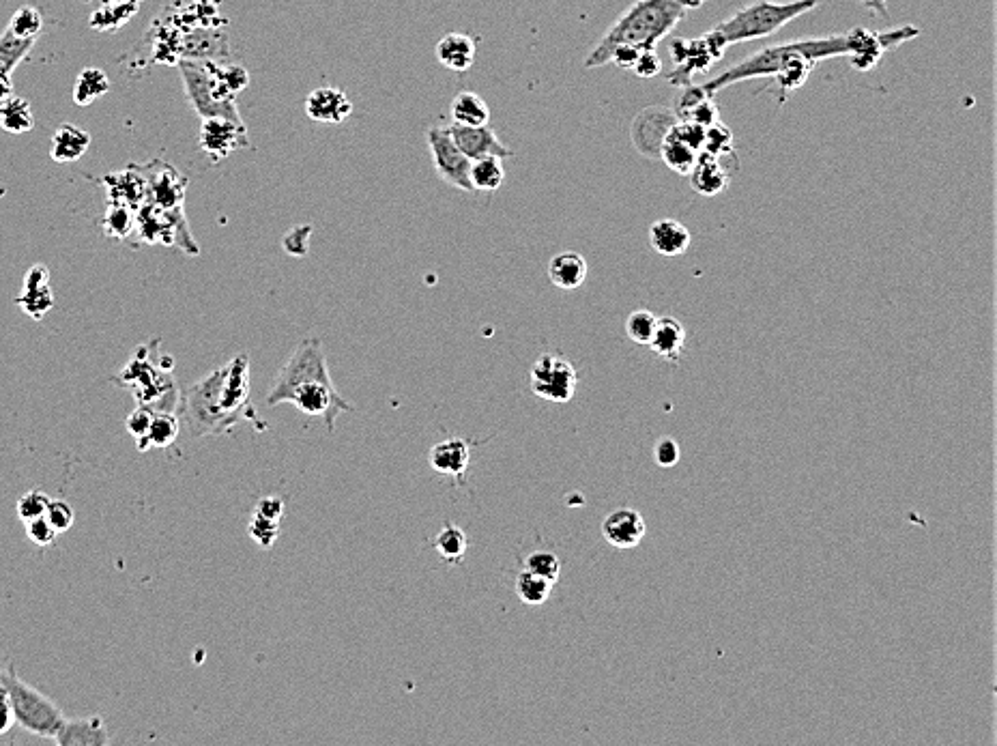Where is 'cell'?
Wrapping results in <instances>:
<instances>
[{"instance_id":"6da1fadb","label":"cell","mask_w":997,"mask_h":746,"mask_svg":"<svg viewBox=\"0 0 997 746\" xmlns=\"http://www.w3.org/2000/svg\"><path fill=\"white\" fill-rule=\"evenodd\" d=\"M849 54H851L849 33L817 37V39H798L791 43H780V46H765L701 86L705 93L716 95L731 84L757 80V78H774L780 93L778 104L783 106L785 99L793 91H798L800 86L806 84L808 76H811V71L819 61L832 59V56H849Z\"/></svg>"},{"instance_id":"7a4b0ae2","label":"cell","mask_w":997,"mask_h":746,"mask_svg":"<svg viewBox=\"0 0 997 746\" xmlns=\"http://www.w3.org/2000/svg\"><path fill=\"white\" fill-rule=\"evenodd\" d=\"M267 403H291L310 418H323L327 428L334 430L336 420L353 407L338 394L329 377L327 357L321 338H303L297 349L273 381Z\"/></svg>"},{"instance_id":"3957f363","label":"cell","mask_w":997,"mask_h":746,"mask_svg":"<svg viewBox=\"0 0 997 746\" xmlns=\"http://www.w3.org/2000/svg\"><path fill=\"white\" fill-rule=\"evenodd\" d=\"M686 9L675 0H637L628 7L606 33L598 46L589 52L585 67L594 69L611 61V54L619 46L641 50H656L658 41L667 37L677 22H682Z\"/></svg>"},{"instance_id":"277c9868","label":"cell","mask_w":997,"mask_h":746,"mask_svg":"<svg viewBox=\"0 0 997 746\" xmlns=\"http://www.w3.org/2000/svg\"><path fill=\"white\" fill-rule=\"evenodd\" d=\"M160 347V338L140 344V347H136L132 360L121 368L114 381L121 383V387H127L138 400V405H144L153 411L177 413L181 390L177 387L175 377H172L175 360Z\"/></svg>"},{"instance_id":"5b68a950","label":"cell","mask_w":997,"mask_h":746,"mask_svg":"<svg viewBox=\"0 0 997 746\" xmlns=\"http://www.w3.org/2000/svg\"><path fill=\"white\" fill-rule=\"evenodd\" d=\"M183 84L194 110L202 119H230L243 123L235 99L248 86V71L235 65L181 63Z\"/></svg>"},{"instance_id":"8992f818","label":"cell","mask_w":997,"mask_h":746,"mask_svg":"<svg viewBox=\"0 0 997 746\" xmlns=\"http://www.w3.org/2000/svg\"><path fill=\"white\" fill-rule=\"evenodd\" d=\"M823 0H791V3H770V0H757L740 7L725 22L714 26L712 31L720 37L725 46L744 43L753 39H765L789 22L798 20L808 11H815Z\"/></svg>"},{"instance_id":"52a82bcc","label":"cell","mask_w":997,"mask_h":746,"mask_svg":"<svg viewBox=\"0 0 997 746\" xmlns=\"http://www.w3.org/2000/svg\"><path fill=\"white\" fill-rule=\"evenodd\" d=\"M220 385H222V366L181 390L177 418L181 430H185L192 439L224 435L235 428V424L230 422L226 418V413L222 411Z\"/></svg>"},{"instance_id":"ba28073f","label":"cell","mask_w":997,"mask_h":746,"mask_svg":"<svg viewBox=\"0 0 997 746\" xmlns=\"http://www.w3.org/2000/svg\"><path fill=\"white\" fill-rule=\"evenodd\" d=\"M0 682L5 684L7 693L11 697L13 712H16V723L39 738L54 740L56 731H59V727L65 721L63 710L56 706L52 699L39 693L37 688L26 684L18 676L16 669H13V665L0 667Z\"/></svg>"},{"instance_id":"9c48e42d","label":"cell","mask_w":997,"mask_h":746,"mask_svg":"<svg viewBox=\"0 0 997 746\" xmlns=\"http://www.w3.org/2000/svg\"><path fill=\"white\" fill-rule=\"evenodd\" d=\"M727 46L720 41V37L710 31L707 35L699 39H684L675 37L669 43V52L675 61V69L667 76V82L673 86H684L692 84L699 74H707L714 63H718L725 54Z\"/></svg>"},{"instance_id":"30bf717a","label":"cell","mask_w":997,"mask_h":746,"mask_svg":"<svg viewBox=\"0 0 997 746\" xmlns=\"http://www.w3.org/2000/svg\"><path fill=\"white\" fill-rule=\"evenodd\" d=\"M531 392L548 403H570L579 387V375L559 353H544L531 366Z\"/></svg>"},{"instance_id":"8fae6325","label":"cell","mask_w":997,"mask_h":746,"mask_svg":"<svg viewBox=\"0 0 997 746\" xmlns=\"http://www.w3.org/2000/svg\"><path fill=\"white\" fill-rule=\"evenodd\" d=\"M920 35V28L905 24L894 28V31H884V33H873L869 28H851V54L847 56L849 65L856 71H871L879 61L884 59V54L903 46L905 41H912L914 37Z\"/></svg>"},{"instance_id":"7c38bea8","label":"cell","mask_w":997,"mask_h":746,"mask_svg":"<svg viewBox=\"0 0 997 746\" xmlns=\"http://www.w3.org/2000/svg\"><path fill=\"white\" fill-rule=\"evenodd\" d=\"M426 138H428V149L432 153V164H435L439 177L462 192H473L469 179L471 160L458 149L450 129L430 127Z\"/></svg>"},{"instance_id":"4fadbf2b","label":"cell","mask_w":997,"mask_h":746,"mask_svg":"<svg viewBox=\"0 0 997 746\" xmlns=\"http://www.w3.org/2000/svg\"><path fill=\"white\" fill-rule=\"evenodd\" d=\"M738 168H740V164H738V157H735V151L722 153V155H710V153L701 151L699 160L688 172V179H690L692 190H695L697 194L712 198L727 188L731 177L735 175V170Z\"/></svg>"},{"instance_id":"5bb4252c","label":"cell","mask_w":997,"mask_h":746,"mask_svg":"<svg viewBox=\"0 0 997 746\" xmlns=\"http://www.w3.org/2000/svg\"><path fill=\"white\" fill-rule=\"evenodd\" d=\"M677 123V114L669 108L656 106L645 108L632 123V142L645 157H660V147L664 138L671 132V127Z\"/></svg>"},{"instance_id":"9a60e30c","label":"cell","mask_w":997,"mask_h":746,"mask_svg":"<svg viewBox=\"0 0 997 746\" xmlns=\"http://www.w3.org/2000/svg\"><path fill=\"white\" fill-rule=\"evenodd\" d=\"M16 304L26 317H31L33 321H41L54 308V291H52L48 265L35 263L26 271L22 291L16 297Z\"/></svg>"},{"instance_id":"2e32d148","label":"cell","mask_w":997,"mask_h":746,"mask_svg":"<svg viewBox=\"0 0 997 746\" xmlns=\"http://www.w3.org/2000/svg\"><path fill=\"white\" fill-rule=\"evenodd\" d=\"M200 145L202 151L209 153L215 162L224 160L233 151L248 147V140H245V127L243 123L230 121V119H205L200 132Z\"/></svg>"},{"instance_id":"e0dca14e","label":"cell","mask_w":997,"mask_h":746,"mask_svg":"<svg viewBox=\"0 0 997 746\" xmlns=\"http://www.w3.org/2000/svg\"><path fill=\"white\" fill-rule=\"evenodd\" d=\"M447 129H450V134L458 145V149L465 153L471 162L480 160V157H488V155H497V157H501V160H505V157H512V151L499 140V136L493 132V127H488V125L467 127V125L452 123Z\"/></svg>"},{"instance_id":"ac0fdd59","label":"cell","mask_w":997,"mask_h":746,"mask_svg":"<svg viewBox=\"0 0 997 746\" xmlns=\"http://www.w3.org/2000/svg\"><path fill=\"white\" fill-rule=\"evenodd\" d=\"M647 525L643 514L634 508L613 510L602 521V536L615 549H634L645 538Z\"/></svg>"},{"instance_id":"d6986e66","label":"cell","mask_w":997,"mask_h":746,"mask_svg":"<svg viewBox=\"0 0 997 746\" xmlns=\"http://www.w3.org/2000/svg\"><path fill=\"white\" fill-rule=\"evenodd\" d=\"M353 104L342 89L336 86H321L314 89L306 99V114L316 123L340 125L351 117Z\"/></svg>"},{"instance_id":"ffe728a7","label":"cell","mask_w":997,"mask_h":746,"mask_svg":"<svg viewBox=\"0 0 997 746\" xmlns=\"http://www.w3.org/2000/svg\"><path fill=\"white\" fill-rule=\"evenodd\" d=\"M59 746H106L110 744V734L101 716L89 719H67L54 736Z\"/></svg>"},{"instance_id":"44dd1931","label":"cell","mask_w":997,"mask_h":746,"mask_svg":"<svg viewBox=\"0 0 997 746\" xmlns=\"http://www.w3.org/2000/svg\"><path fill=\"white\" fill-rule=\"evenodd\" d=\"M437 61L450 71L456 74H465L475 63V56H478V43L467 33H447L439 39L437 48Z\"/></svg>"},{"instance_id":"7402d4cb","label":"cell","mask_w":997,"mask_h":746,"mask_svg":"<svg viewBox=\"0 0 997 746\" xmlns=\"http://www.w3.org/2000/svg\"><path fill=\"white\" fill-rule=\"evenodd\" d=\"M677 119L697 123L701 127L714 125L716 121H720L714 95L705 93L703 86L695 82L684 86V95L679 97L677 104Z\"/></svg>"},{"instance_id":"603a6c76","label":"cell","mask_w":997,"mask_h":746,"mask_svg":"<svg viewBox=\"0 0 997 746\" xmlns=\"http://www.w3.org/2000/svg\"><path fill=\"white\" fill-rule=\"evenodd\" d=\"M428 461L432 469L443 473V476H454L458 480L465 478L471 461V450L465 439H445L430 450Z\"/></svg>"},{"instance_id":"cb8c5ba5","label":"cell","mask_w":997,"mask_h":746,"mask_svg":"<svg viewBox=\"0 0 997 746\" xmlns=\"http://www.w3.org/2000/svg\"><path fill=\"white\" fill-rule=\"evenodd\" d=\"M91 147V134L74 123H63L50 140V157L56 164H74Z\"/></svg>"},{"instance_id":"d4e9b609","label":"cell","mask_w":997,"mask_h":746,"mask_svg":"<svg viewBox=\"0 0 997 746\" xmlns=\"http://www.w3.org/2000/svg\"><path fill=\"white\" fill-rule=\"evenodd\" d=\"M104 183L108 188L110 200H114V203H125L134 209L144 205V196H147V179H144L142 168L129 166L127 170L117 172V175L104 177Z\"/></svg>"},{"instance_id":"484cf974","label":"cell","mask_w":997,"mask_h":746,"mask_svg":"<svg viewBox=\"0 0 997 746\" xmlns=\"http://www.w3.org/2000/svg\"><path fill=\"white\" fill-rule=\"evenodd\" d=\"M684 342H686V329L675 317H660L656 319V327L652 340H649V347L652 351L662 357V360L679 364L684 353Z\"/></svg>"},{"instance_id":"4316f807","label":"cell","mask_w":997,"mask_h":746,"mask_svg":"<svg viewBox=\"0 0 997 746\" xmlns=\"http://www.w3.org/2000/svg\"><path fill=\"white\" fill-rule=\"evenodd\" d=\"M548 278L563 291H574L583 286L587 278V261L579 252H559L548 263Z\"/></svg>"},{"instance_id":"83f0119b","label":"cell","mask_w":997,"mask_h":746,"mask_svg":"<svg viewBox=\"0 0 997 746\" xmlns=\"http://www.w3.org/2000/svg\"><path fill=\"white\" fill-rule=\"evenodd\" d=\"M690 233L677 220H658L649 228V243L662 256H682L690 246Z\"/></svg>"},{"instance_id":"f1b7e54d","label":"cell","mask_w":997,"mask_h":746,"mask_svg":"<svg viewBox=\"0 0 997 746\" xmlns=\"http://www.w3.org/2000/svg\"><path fill=\"white\" fill-rule=\"evenodd\" d=\"M179 433H181V424H179L177 413L155 411L147 435H144V439L138 443L136 448L140 452H149L151 448H160V450L168 448L177 441Z\"/></svg>"},{"instance_id":"f546056e","label":"cell","mask_w":997,"mask_h":746,"mask_svg":"<svg viewBox=\"0 0 997 746\" xmlns=\"http://www.w3.org/2000/svg\"><path fill=\"white\" fill-rule=\"evenodd\" d=\"M33 123H35V117H33V108H31V104H28V99L18 97V95H9L7 99L0 102V129H3V132L20 136V134L31 132Z\"/></svg>"},{"instance_id":"4dcf8cb0","label":"cell","mask_w":997,"mask_h":746,"mask_svg":"<svg viewBox=\"0 0 997 746\" xmlns=\"http://www.w3.org/2000/svg\"><path fill=\"white\" fill-rule=\"evenodd\" d=\"M452 121L467 127H480L490 123V108L484 99L473 91H462L454 97L450 106Z\"/></svg>"},{"instance_id":"1f68e13d","label":"cell","mask_w":997,"mask_h":746,"mask_svg":"<svg viewBox=\"0 0 997 746\" xmlns=\"http://www.w3.org/2000/svg\"><path fill=\"white\" fill-rule=\"evenodd\" d=\"M469 179H471L473 192L499 190L503 185V179H505L503 160L497 155H488V157H480V160H473L471 170H469Z\"/></svg>"},{"instance_id":"d6a6232c","label":"cell","mask_w":997,"mask_h":746,"mask_svg":"<svg viewBox=\"0 0 997 746\" xmlns=\"http://www.w3.org/2000/svg\"><path fill=\"white\" fill-rule=\"evenodd\" d=\"M108 91H110V80L106 76V71H101L97 67H89V69L80 71L71 97H74V102L78 106H91L93 102H97L99 97H104Z\"/></svg>"},{"instance_id":"836d02e7","label":"cell","mask_w":997,"mask_h":746,"mask_svg":"<svg viewBox=\"0 0 997 746\" xmlns=\"http://www.w3.org/2000/svg\"><path fill=\"white\" fill-rule=\"evenodd\" d=\"M699 155H701L699 149L690 147L688 142L679 140L671 132L667 134V138H664L662 147H660V160L667 164L671 170L679 172V175H688L690 168L695 166V162L699 160Z\"/></svg>"},{"instance_id":"e575fe53","label":"cell","mask_w":997,"mask_h":746,"mask_svg":"<svg viewBox=\"0 0 997 746\" xmlns=\"http://www.w3.org/2000/svg\"><path fill=\"white\" fill-rule=\"evenodd\" d=\"M101 228H104V235L112 239H127L136 231V209L110 200L104 218H101Z\"/></svg>"},{"instance_id":"d590c367","label":"cell","mask_w":997,"mask_h":746,"mask_svg":"<svg viewBox=\"0 0 997 746\" xmlns=\"http://www.w3.org/2000/svg\"><path fill=\"white\" fill-rule=\"evenodd\" d=\"M516 596L525 602V605L529 607H540L544 605V602L551 598L553 594V587L555 583L553 581H548L540 575H536V572H531V570H523L520 575L516 577Z\"/></svg>"},{"instance_id":"8d00e7d4","label":"cell","mask_w":997,"mask_h":746,"mask_svg":"<svg viewBox=\"0 0 997 746\" xmlns=\"http://www.w3.org/2000/svg\"><path fill=\"white\" fill-rule=\"evenodd\" d=\"M37 39H20L11 31L0 35V76H11L16 67L35 48Z\"/></svg>"},{"instance_id":"74e56055","label":"cell","mask_w":997,"mask_h":746,"mask_svg":"<svg viewBox=\"0 0 997 746\" xmlns=\"http://www.w3.org/2000/svg\"><path fill=\"white\" fill-rule=\"evenodd\" d=\"M435 549L450 564H460L467 551V536L454 523H447L435 538Z\"/></svg>"},{"instance_id":"f35d334b","label":"cell","mask_w":997,"mask_h":746,"mask_svg":"<svg viewBox=\"0 0 997 746\" xmlns=\"http://www.w3.org/2000/svg\"><path fill=\"white\" fill-rule=\"evenodd\" d=\"M41 28H43V18H41L39 9L31 7V5H24L11 16L7 31H11L20 39H37L41 35Z\"/></svg>"},{"instance_id":"ab89813d","label":"cell","mask_w":997,"mask_h":746,"mask_svg":"<svg viewBox=\"0 0 997 746\" xmlns=\"http://www.w3.org/2000/svg\"><path fill=\"white\" fill-rule=\"evenodd\" d=\"M656 319L649 310H634L628 314L626 319V334L632 342L637 344H649L656 327Z\"/></svg>"},{"instance_id":"60d3db41","label":"cell","mask_w":997,"mask_h":746,"mask_svg":"<svg viewBox=\"0 0 997 746\" xmlns=\"http://www.w3.org/2000/svg\"><path fill=\"white\" fill-rule=\"evenodd\" d=\"M525 568L531 572H536V575H540L548 581H553V583H557L561 577V562H559V557L551 551H533L525 559Z\"/></svg>"},{"instance_id":"b9f144b4","label":"cell","mask_w":997,"mask_h":746,"mask_svg":"<svg viewBox=\"0 0 997 746\" xmlns=\"http://www.w3.org/2000/svg\"><path fill=\"white\" fill-rule=\"evenodd\" d=\"M50 495L48 493H43L39 489H33V491H28L24 493L20 499H18V504H16V512H18V519L22 523H28V521H33L37 519V516H43L48 510V504H50Z\"/></svg>"},{"instance_id":"7bdbcfd3","label":"cell","mask_w":997,"mask_h":746,"mask_svg":"<svg viewBox=\"0 0 997 746\" xmlns=\"http://www.w3.org/2000/svg\"><path fill=\"white\" fill-rule=\"evenodd\" d=\"M703 151L710 153V155H722V153L735 151L733 149V134H731V129L725 123H720V121H716L710 127H705Z\"/></svg>"},{"instance_id":"ee69618b","label":"cell","mask_w":997,"mask_h":746,"mask_svg":"<svg viewBox=\"0 0 997 746\" xmlns=\"http://www.w3.org/2000/svg\"><path fill=\"white\" fill-rule=\"evenodd\" d=\"M248 534L252 536V540L256 544H260V547L269 549L278 540L280 521H269V519H263V516L252 514L250 525H248Z\"/></svg>"},{"instance_id":"f6af8a7d","label":"cell","mask_w":997,"mask_h":746,"mask_svg":"<svg viewBox=\"0 0 997 746\" xmlns=\"http://www.w3.org/2000/svg\"><path fill=\"white\" fill-rule=\"evenodd\" d=\"M46 519L56 529V534H63V532H69V529L74 527L76 512L63 499H50L48 510H46Z\"/></svg>"},{"instance_id":"bcb514c9","label":"cell","mask_w":997,"mask_h":746,"mask_svg":"<svg viewBox=\"0 0 997 746\" xmlns=\"http://www.w3.org/2000/svg\"><path fill=\"white\" fill-rule=\"evenodd\" d=\"M24 527H26L28 540L37 544V547H50V544L56 542V536H59L56 534V529L50 525V521L46 519V514L24 523Z\"/></svg>"},{"instance_id":"7dc6e473","label":"cell","mask_w":997,"mask_h":746,"mask_svg":"<svg viewBox=\"0 0 997 746\" xmlns=\"http://www.w3.org/2000/svg\"><path fill=\"white\" fill-rule=\"evenodd\" d=\"M153 415H155V411L149 407H144V405H138L132 413H129L125 426L129 430V435L136 439V446L144 439V435H147Z\"/></svg>"},{"instance_id":"c3c4849f","label":"cell","mask_w":997,"mask_h":746,"mask_svg":"<svg viewBox=\"0 0 997 746\" xmlns=\"http://www.w3.org/2000/svg\"><path fill=\"white\" fill-rule=\"evenodd\" d=\"M679 456H682V452H679V443L671 437H662L658 443H656V448H654V461L658 467H664V469H669V467H675L679 463Z\"/></svg>"},{"instance_id":"681fc988","label":"cell","mask_w":997,"mask_h":746,"mask_svg":"<svg viewBox=\"0 0 997 746\" xmlns=\"http://www.w3.org/2000/svg\"><path fill=\"white\" fill-rule=\"evenodd\" d=\"M639 78H656L662 74V61L656 50H641L637 63L632 67Z\"/></svg>"},{"instance_id":"f907efd6","label":"cell","mask_w":997,"mask_h":746,"mask_svg":"<svg viewBox=\"0 0 997 746\" xmlns=\"http://www.w3.org/2000/svg\"><path fill=\"white\" fill-rule=\"evenodd\" d=\"M13 725H16V712H13V704L5 684L0 682V736L9 734Z\"/></svg>"},{"instance_id":"816d5d0a","label":"cell","mask_w":997,"mask_h":746,"mask_svg":"<svg viewBox=\"0 0 997 746\" xmlns=\"http://www.w3.org/2000/svg\"><path fill=\"white\" fill-rule=\"evenodd\" d=\"M254 514L263 516V519L269 521H280L284 514V501L280 497H263L254 506Z\"/></svg>"},{"instance_id":"f5cc1de1","label":"cell","mask_w":997,"mask_h":746,"mask_svg":"<svg viewBox=\"0 0 997 746\" xmlns=\"http://www.w3.org/2000/svg\"><path fill=\"white\" fill-rule=\"evenodd\" d=\"M637 56H639V50L637 48H630V46H619L613 50L611 54V61L609 63H615L617 67L621 69H632L634 63H637Z\"/></svg>"},{"instance_id":"db71d44e","label":"cell","mask_w":997,"mask_h":746,"mask_svg":"<svg viewBox=\"0 0 997 746\" xmlns=\"http://www.w3.org/2000/svg\"><path fill=\"white\" fill-rule=\"evenodd\" d=\"M860 3L864 5V9H869L871 13H875V16H881V18H890V11H888V0H860Z\"/></svg>"},{"instance_id":"11a10c76","label":"cell","mask_w":997,"mask_h":746,"mask_svg":"<svg viewBox=\"0 0 997 746\" xmlns=\"http://www.w3.org/2000/svg\"><path fill=\"white\" fill-rule=\"evenodd\" d=\"M13 95V78L11 76H0V102Z\"/></svg>"},{"instance_id":"9f6ffc18","label":"cell","mask_w":997,"mask_h":746,"mask_svg":"<svg viewBox=\"0 0 997 746\" xmlns=\"http://www.w3.org/2000/svg\"><path fill=\"white\" fill-rule=\"evenodd\" d=\"M677 5H682L684 9H701L707 0H675Z\"/></svg>"}]
</instances>
